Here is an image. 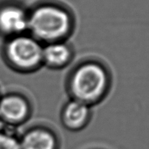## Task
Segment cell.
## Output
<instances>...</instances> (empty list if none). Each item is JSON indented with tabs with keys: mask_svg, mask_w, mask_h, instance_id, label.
Wrapping results in <instances>:
<instances>
[{
	"mask_svg": "<svg viewBox=\"0 0 149 149\" xmlns=\"http://www.w3.org/2000/svg\"><path fill=\"white\" fill-rule=\"evenodd\" d=\"M72 29L71 15L67 10L58 5H39L29 13L28 31L41 43L64 41Z\"/></svg>",
	"mask_w": 149,
	"mask_h": 149,
	"instance_id": "cell-1",
	"label": "cell"
},
{
	"mask_svg": "<svg viewBox=\"0 0 149 149\" xmlns=\"http://www.w3.org/2000/svg\"><path fill=\"white\" fill-rule=\"evenodd\" d=\"M110 76L102 64L87 61L73 70L68 82L73 100L91 106L104 98L108 91Z\"/></svg>",
	"mask_w": 149,
	"mask_h": 149,
	"instance_id": "cell-2",
	"label": "cell"
},
{
	"mask_svg": "<svg viewBox=\"0 0 149 149\" xmlns=\"http://www.w3.org/2000/svg\"><path fill=\"white\" fill-rule=\"evenodd\" d=\"M42 43L32 36L23 34L10 38L5 47V55L15 70L30 72L42 64Z\"/></svg>",
	"mask_w": 149,
	"mask_h": 149,
	"instance_id": "cell-3",
	"label": "cell"
},
{
	"mask_svg": "<svg viewBox=\"0 0 149 149\" xmlns=\"http://www.w3.org/2000/svg\"><path fill=\"white\" fill-rule=\"evenodd\" d=\"M29 13L17 5H7L0 8V32L10 38L25 34L28 30Z\"/></svg>",
	"mask_w": 149,
	"mask_h": 149,
	"instance_id": "cell-4",
	"label": "cell"
},
{
	"mask_svg": "<svg viewBox=\"0 0 149 149\" xmlns=\"http://www.w3.org/2000/svg\"><path fill=\"white\" fill-rule=\"evenodd\" d=\"M31 107L26 99L18 94H10L0 99V118L10 125H19L26 121Z\"/></svg>",
	"mask_w": 149,
	"mask_h": 149,
	"instance_id": "cell-5",
	"label": "cell"
},
{
	"mask_svg": "<svg viewBox=\"0 0 149 149\" xmlns=\"http://www.w3.org/2000/svg\"><path fill=\"white\" fill-rule=\"evenodd\" d=\"M90 117V106L73 99L64 105L61 111V122L65 128L71 131H78L84 128Z\"/></svg>",
	"mask_w": 149,
	"mask_h": 149,
	"instance_id": "cell-6",
	"label": "cell"
},
{
	"mask_svg": "<svg viewBox=\"0 0 149 149\" xmlns=\"http://www.w3.org/2000/svg\"><path fill=\"white\" fill-rule=\"evenodd\" d=\"M21 149H58L55 134L49 130L36 127L27 131L19 138Z\"/></svg>",
	"mask_w": 149,
	"mask_h": 149,
	"instance_id": "cell-7",
	"label": "cell"
},
{
	"mask_svg": "<svg viewBox=\"0 0 149 149\" xmlns=\"http://www.w3.org/2000/svg\"><path fill=\"white\" fill-rule=\"evenodd\" d=\"M72 52L64 41L47 43L42 48V64L51 69H61L70 62Z\"/></svg>",
	"mask_w": 149,
	"mask_h": 149,
	"instance_id": "cell-8",
	"label": "cell"
},
{
	"mask_svg": "<svg viewBox=\"0 0 149 149\" xmlns=\"http://www.w3.org/2000/svg\"><path fill=\"white\" fill-rule=\"evenodd\" d=\"M0 149H21L19 138L9 132H0Z\"/></svg>",
	"mask_w": 149,
	"mask_h": 149,
	"instance_id": "cell-9",
	"label": "cell"
}]
</instances>
